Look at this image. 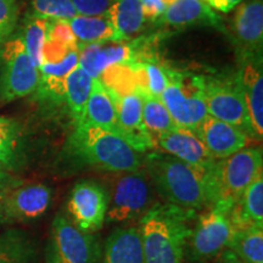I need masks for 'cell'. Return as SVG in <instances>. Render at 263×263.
I'll return each mask as SVG.
<instances>
[{"label":"cell","instance_id":"484cf974","mask_svg":"<svg viewBox=\"0 0 263 263\" xmlns=\"http://www.w3.org/2000/svg\"><path fill=\"white\" fill-rule=\"evenodd\" d=\"M34 239L22 229H8L0 234V263H37Z\"/></svg>","mask_w":263,"mask_h":263},{"label":"cell","instance_id":"4fadbf2b","mask_svg":"<svg viewBox=\"0 0 263 263\" xmlns=\"http://www.w3.org/2000/svg\"><path fill=\"white\" fill-rule=\"evenodd\" d=\"M153 141L154 147H159L161 153L168 154L206 172L211 171L217 161L192 129L176 127L154 138Z\"/></svg>","mask_w":263,"mask_h":263},{"label":"cell","instance_id":"d590c367","mask_svg":"<svg viewBox=\"0 0 263 263\" xmlns=\"http://www.w3.org/2000/svg\"><path fill=\"white\" fill-rule=\"evenodd\" d=\"M140 2L145 20H159L167 9V5L162 0H140Z\"/></svg>","mask_w":263,"mask_h":263},{"label":"cell","instance_id":"d6986e66","mask_svg":"<svg viewBox=\"0 0 263 263\" xmlns=\"http://www.w3.org/2000/svg\"><path fill=\"white\" fill-rule=\"evenodd\" d=\"M137 61L136 49L122 42H111V44L87 45L80 49L78 65L90 76L99 78L105 70L117 64H129Z\"/></svg>","mask_w":263,"mask_h":263},{"label":"cell","instance_id":"d6a6232c","mask_svg":"<svg viewBox=\"0 0 263 263\" xmlns=\"http://www.w3.org/2000/svg\"><path fill=\"white\" fill-rule=\"evenodd\" d=\"M33 15L48 21H70L77 11L72 0H32Z\"/></svg>","mask_w":263,"mask_h":263},{"label":"cell","instance_id":"74e56055","mask_svg":"<svg viewBox=\"0 0 263 263\" xmlns=\"http://www.w3.org/2000/svg\"><path fill=\"white\" fill-rule=\"evenodd\" d=\"M201 2L205 3V4L209 5L213 10L227 14V12L232 11L235 6H238L241 0H201Z\"/></svg>","mask_w":263,"mask_h":263},{"label":"cell","instance_id":"44dd1931","mask_svg":"<svg viewBox=\"0 0 263 263\" xmlns=\"http://www.w3.org/2000/svg\"><path fill=\"white\" fill-rule=\"evenodd\" d=\"M80 124H88L103 128L105 130L112 132L120 136V124H118L116 105L112 95L100 81L94 78L91 90L85 106L83 120ZM121 137V136H120Z\"/></svg>","mask_w":263,"mask_h":263},{"label":"cell","instance_id":"1f68e13d","mask_svg":"<svg viewBox=\"0 0 263 263\" xmlns=\"http://www.w3.org/2000/svg\"><path fill=\"white\" fill-rule=\"evenodd\" d=\"M136 64L139 77V91H146L160 98L168 83L166 68L149 60H137Z\"/></svg>","mask_w":263,"mask_h":263},{"label":"cell","instance_id":"f35d334b","mask_svg":"<svg viewBox=\"0 0 263 263\" xmlns=\"http://www.w3.org/2000/svg\"><path fill=\"white\" fill-rule=\"evenodd\" d=\"M219 259H222L224 263H246L244 261H241L239 257H236V256L228 249L222 252L221 256H219Z\"/></svg>","mask_w":263,"mask_h":263},{"label":"cell","instance_id":"6da1fadb","mask_svg":"<svg viewBox=\"0 0 263 263\" xmlns=\"http://www.w3.org/2000/svg\"><path fill=\"white\" fill-rule=\"evenodd\" d=\"M62 157L71 168H89L108 173L141 168L143 155L112 132L77 124L66 139Z\"/></svg>","mask_w":263,"mask_h":263},{"label":"cell","instance_id":"603a6c76","mask_svg":"<svg viewBox=\"0 0 263 263\" xmlns=\"http://www.w3.org/2000/svg\"><path fill=\"white\" fill-rule=\"evenodd\" d=\"M229 216L233 229L249 227L263 228V173L256 177L239 196Z\"/></svg>","mask_w":263,"mask_h":263},{"label":"cell","instance_id":"3957f363","mask_svg":"<svg viewBox=\"0 0 263 263\" xmlns=\"http://www.w3.org/2000/svg\"><path fill=\"white\" fill-rule=\"evenodd\" d=\"M197 211L159 201L138 222L144 263H184L185 246Z\"/></svg>","mask_w":263,"mask_h":263},{"label":"cell","instance_id":"7c38bea8","mask_svg":"<svg viewBox=\"0 0 263 263\" xmlns=\"http://www.w3.org/2000/svg\"><path fill=\"white\" fill-rule=\"evenodd\" d=\"M52 190L43 183L20 184L0 201V227L35 221L51 206Z\"/></svg>","mask_w":263,"mask_h":263},{"label":"cell","instance_id":"30bf717a","mask_svg":"<svg viewBox=\"0 0 263 263\" xmlns=\"http://www.w3.org/2000/svg\"><path fill=\"white\" fill-rule=\"evenodd\" d=\"M108 203L106 186L97 180L82 179L71 189L66 215L81 230L94 234L105 224Z\"/></svg>","mask_w":263,"mask_h":263},{"label":"cell","instance_id":"e0dca14e","mask_svg":"<svg viewBox=\"0 0 263 263\" xmlns=\"http://www.w3.org/2000/svg\"><path fill=\"white\" fill-rule=\"evenodd\" d=\"M233 38L240 55H262L263 2L249 0L236 10L233 20Z\"/></svg>","mask_w":263,"mask_h":263},{"label":"cell","instance_id":"8992f818","mask_svg":"<svg viewBox=\"0 0 263 263\" xmlns=\"http://www.w3.org/2000/svg\"><path fill=\"white\" fill-rule=\"evenodd\" d=\"M202 210L193 222L184 255L185 263H207L228 249L233 233L229 216L232 206L212 203Z\"/></svg>","mask_w":263,"mask_h":263},{"label":"cell","instance_id":"f546056e","mask_svg":"<svg viewBox=\"0 0 263 263\" xmlns=\"http://www.w3.org/2000/svg\"><path fill=\"white\" fill-rule=\"evenodd\" d=\"M140 94L143 99L144 126L153 139L177 127L161 98L146 91H140Z\"/></svg>","mask_w":263,"mask_h":263},{"label":"cell","instance_id":"7a4b0ae2","mask_svg":"<svg viewBox=\"0 0 263 263\" xmlns=\"http://www.w3.org/2000/svg\"><path fill=\"white\" fill-rule=\"evenodd\" d=\"M141 167L163 202L194 211H201L209 206L206 171L160 151L146 153Z\"/></svg>","mask_w":263,"mask_h":263},{"label":"cell","instance_id":"2e32d148","mask_svg":"<svg viewBox=\"0 0 263 263\" xmlns=\"http://www.w3.org/2000/svg\"><path fill=\"white\" fill-rule=\"evenodd\" d=\"M216 160L226 159L248 145L250 137L240 128L207 116L194 130Z\"/></svg>","mask_w":263,"mask_h":263},{"label":"cell","instance_id":"9c48e42d","mask_svg":"<svg viewBox=\"0 0 263 263\" xmlns=\"http://www.w3.org/2000/svg\"><path fill=\"white\" fill-rule=\"evenodd\" d=\"M207 115L240 128L254 137L238 72L226 76H203Z\"/></svg>","mask_w":263,"mask_h":263},{"label":"cell","instance_id":"ba28073f","mask_svg":"<svg viewBox=\"0 0 263 263\" xmlns=\"http://www.w3.org/2000/svg\"><path fill=\"white\" fill-rule=\"evenodd\" d=\"M39 68L26 50L21 33L12 34L0 47V104H9L34 94Z\"/></svg>","mask_w":263,"mask_h":263},{"label":"cell","instance_id":"b9f144b4","mask_svg":"<svg viewBox=\"0 0 263 263\" xmlns=\"http://www.w3.org/2000/svg\"><path fill=\"white\" fill-rule=\"evenodd\" d=\"M3 170H5V168L2 166V163H0V171H3Z\"/></svg>","mask_w":263,"mask_h":263},{"label":"cell","instance_id":"83f0119b","mask_svg":"<svg viewBox=\"0 0 263 263\" xmlns=\"http://www.w3.org/2000/svg\"><path fill=\"white\" fill-rule=\"evenodd\" d=\"M0 163L6 171L17 170L22 163V133L15 120L0 116Z\"/></svg>","mask_w":263,"mask_h":263},{"label":"cell","instance_id":"4dcf8cb0","mask_svg":"<svg viewBox=\"0 0 263 263\" xmlns=\"http://www.w3.org/2000/svg\"><path fill=\"white\" fill-rule=\"evenodd\" d=\"M49 21L45 18L38 17L35 15H28L25 21V26L20 32L24 39V44L29 58L39 68L42 64V52L47 39Z\"/></svg>","mask_w":263,"mask_h":263},{"label":"cell","instance_id":"7402d4cb","mask_svg":"<svg viewBox=\"0 0 263 263\" xmlns=\"http://www.w3.org/2000/svg\"><path fill=\"white\" fill-rule=\"evenodd\" d=\"M103 263H144L139 226H123L111 233L105 242Z\"/></svg>","mask_w":263,"mask_h":263},{"label":"cell","instance_id":"cb8c5ba5","mask_svg":"<svg viewBox=\"0 0 263 263\" xmlns=\"http://www.w3.org/2000/svg\"><path fill=\"white\" fill-rule=\"evenodd\" d=\"M68 25L77 41L78 49L87 45L120 42L114 26L106 16L77 15L68 21Z\"/></svg>","mask_w":263,"mask_h":263},{"label":"cell","instance_id":"d4e9b609","mask_svg":"<svg viewBox=\"0 0 263 263\" xmlns=\"http://www.w3.org/2000/svg\"><path fill=\"white\" fill-rule=\"evenodd\" d=\"M105 16L114 26L120 42L139 32L145 22L140 0H111Z\"/></svg>","mask_w":263,"mask_h":263},{"label":"cell","instance_id":"8fae6325","mask_svg":"<svg viewBox=\"0 0 263 263\" xmlns=\"http://www.w3.org/2000/svg\"><path fill=\"white\" fill-rule=\"evenodd\" d=\"M49 242L61 263H98L101 258L98 236L81 230L65 212L55 216Z\"/></svg>","mask_w":263,"mask_h":263},{"label":"cell","instance_id":"7bdbcfd3","mask_svg":"<svg viewBox=\"0 0 263 263\" xmlns=\"http://www.w3.org/2000/svg\"><path fill=\"white\" fill-rule=\"evenodd\" d=\"M217 263H224V262H223V261H222V259H219V261H218V262H217Z\"/></svg>","mask_w":263,"mask_h":263},{"label":"cell","instance_id":"52a82bcc","mask_svg":"<svg viewBox=\"0 0 263 263\" xmlns=\"http://www.w3.org/2000/svg\"><path fill=\"white\" fill-rule=\"evenodd\" d=\"M164 68L168 83L161 94V100L177 127L195 130L207 116L203 76L176 68Z\"/></svg>","mask_w":263,"mask_h":263},{"label":"cell","instance_id":"ac0fdd59","mask_svg":"<svg viewBox=\"0 0 263 263\" xmlns=\"http://www.w3.org/2000/svg\"><path fill=\"white\" fill-rule=\"evenodd\" d=\"M80 50L68 52L62 60L39 66V83L35 95L42 103L65 104V82L70 72L78 66Z\"/></svg>","mask_w":263,"mask_h":263},{"label":"cell","instance_id":"f1b7e54d","mask_svg":"<svg viewBox=\"0 0 263 263\" xmlns=\"http://www.w3.org/2000/svg\"><path fill=\"white\" fill-rule=\"evenodd\" d=\"M228 250L246 263H263V228L233 229Z\"/></svg>","mask_w":263,"mask_h":263},{"label":"cell","instance_id":"60d3db41","mask_svg":"<svg viewBox=\"0 0 263 263\" xmlns=\"http://www.w3.org/2000/svg\"><path fill=\"white\" fill-rule=\"evenodd\" d=\"M162 2L164 3V4H166L167 6H168V5H171V4H172V3H174V2H176V0H162Z\"/></svg>","mask_w":263,"mask_h":263},{"label":"cell","instance_id":"e575fe53","mask_svg":"<svg viewBox=\"0 0 263 263\" xmlns=\"http://www.w3.org/2000/svg\"><path fill=\"white\" fill-rule=\"evenodd\" d=\"M78 15L105 16L111 0H72Z\"/></svg>","mask_w":263,"mask_h":263},{"label":"cell","instance_id":"ffe728a7","mask_svg":"<svg viewBox=\"0 0 263 263\" xmlns=\"http://www.w3.org/2000/svg\"><path fill=\"white\" fill-rule=\"evenodd\" d=\"M159 20L174 27L210 26L224 31L223 18L201 0H176L167 6Z\"/></svg>","mask_w":263,"mask_h":263},{"label":"cell","instance_id":"8d00e7d4","mask_svg":"<svg viewBox=\"0 0 263 263\" xmlns=\"http://www.w3.org/2000/svg\"><path fill=\"white\" fill-rule=\"evenodd\" d=\"M22 183H24V180L17 178L11 172H9V171H0V201L4 199L6 194L11 192L12 189Z\"/></svg>","mask_w":263,"mask_h":263},{"label":"cell","instance_id":"277c9868","mask_svg":"<svg viewBox=\"0 0 263 263\" xmlns=\"http://www.w3.org/2000/svg\"><path fill=\"white\" fill-rule=\"evenodd\" d=\"M263 173L262 147H244L217 160L209 172V205H234L244 190Z\"/></svg>","mask_w":263,"mask_h":263},{"label":"cell","instance_id":"ab89813d","mask_svg":"<svg viewBox=\"0 0 263 263\" xmlns=\"http://www.w3.org/2000/svg\"><path fill=\"white\" fill-rule=\"evenodd\" d=\"M45 263H61L59 261L58 256L55 254L54 249H52L50 242H49L47 246V250H45Z\"/></svg>","mask_w":263,"mask_h":263},{"label":"cell","instance_id":"4316f807","mask_svg":"<svg viewBox=\"0 0 263 263\" xmlns=\"http://www.w3.org/2000/svg\"><path fill=\"white\" fill-rule=\"evenodd\" d=\"M93 80L80 65L73 68L65 82V105L74 126L83 120L85 106L93 85Z\"/></svg>","mask_w":263,"mask_h":263},{"label":"cell","instance_id":"836d02e7","mask_svg":"<svg viewBox=\"0 0 263 263\" xmlns=\"http://www.w3.org/2000/svg\"><path fill=\"white\" fill-rule=\"evenodd\" d=\"M18 21L16 0H0V47L14 34Z\"/></svg>","mask_w":263,"mask_h":263},{"label":"cell","instance_id":"5bb4252c","mask_svg":"<svg viewBox=\"0 0 263 263\" xmlns=\"http://www.w3.org/2000/svg\"><path fill=\"white\" fill-rule=\"evenodd\" d=\"M112 98L116 105L121 138L141 155L149 153L154 149V141L144 126L143 99L140 91L112 95Z\"/></svg>","mask_w":263,"mask_h":263},{"label":"cell","instance_id":"5b68a950","mask_svg":"<svg viewBox=\"0 0 263 263\" xmlns=\"http://www.w3.org/2000/svg\"><path fill=\"white\" fill-rule=\"evenodd\" d=\"M110 203L105 223L129 224L140 218L155 206L159 200L149 177L143 167L132 172L112 173Z\"/></svg>","mask_w":263,"mask_h":263},{"label":"cell","instance_id":"9a60e30c","mask_svg":"<svg viewBox=\"0 0 263 263\" xmlns=\"http://www.w3.org/2000/svg\"><path fill=\"white\" fill-rule=\"evenodd\" d=\"M238 76L256 139L263 136V64L262 55H240Z\"/></svg>","mask_w":263,"mask_h":263}]
</instances>
